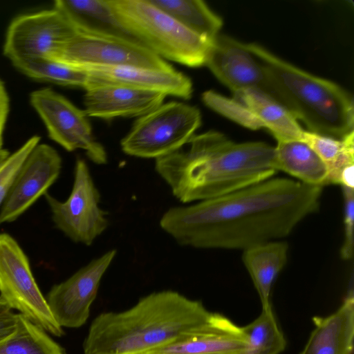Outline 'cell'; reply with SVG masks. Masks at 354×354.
I'll list each match as a JSON object with an SVG mask.
<instances>
[{"instance_id": "obj_1", "label": "cell", "mask_w": 354, "mask_h": 354, "mask_svg": "<svg viewBox=\"0 0 354 354\" xmlns=\"http://www.w3.org/2000/svg\"><path fill=\"white\" fill-rule=\"evenodd\" d=\"M322 188L272 177L218 198L171 207L160 225L181 245L245 250L288 236L318 209Z\"/></svg>"}, {"instance_id": "obj_2", "label": "cell", "mask_w": 354, "mask_h": 354, "mask_svg": "<svg viewBox=\"0 0 354 354\" xmlns=\"http://www.w3.org/2000/svg\"><path fill=\"white\" fill-rule=\"evenodd\" d=\"M187 150L155 160V169L182 203L218 198L272 178L275 149L264 142H235L209 131L194 135Z\"/></svg>"}, {"instance_id": "obj_3", "label": "cell", "mask_w": 354, "mask_h": 354, "mask_svg": "<svg viewBox=\"0 0 354 354\" xmlns=\"http://www.w3.org/2000/svg\"><path fill=\"white\" fill-rule=\"evenodd\" d=\"M212 314L200 301L176 291L152 292L128 310L98 315L84 342V354H139L194 332Z\"/></svg>"}, {"instance_id": "obj_4", "label": "cell", "mask_w": 354, "mask_h": 354, "mask_svg": "<svg viewBox=\"0 0 354 354\" xmlns=\"http://www.w3.org/2000/svg\"><path fill=\"white\" fill-rule=\"evenodd\" d=\"M248 50L266 72L275 100L308 131L342 139L354 131L352 95L339 84L286 62L256 43H245Z\"/></svg>"}, {"instance_id": "obj_5", "label": "cell", "mask_w": 354, "mask_h": 354, "mask_svg": "<svg viewBox=\"0 0 354 354\" xmlns=\"http://www.w3.org/2000/svg\"><path fill=\"white\" fill-rule=\"evenodd\" d=\"M121 24L139 43L189 67L205 65L212 41L188 30L149 0H110Z\"/></svg>"}, {"instance_id": "obj_6", "label": "cell", "mask_w": 354, "mask_h": 354, "mask_svg": "<svg viewBox=\"0 0 354 354\" xmlns=\"http://www.w3.org/2000/svg\"><path fill=\"white\" fill-rule=\"evenodd\" d=\"M201 122L198 107L176 101L163 103L137 118L120 147L129 156L156 160L182 149Z\"/></svg>"}, {"instance_id": "obj_7", "label": "cell", "mask_w": 354, "mask_h": 354, "mask_svg": "<svg viewBox=\"0 0 354 354\" xmlns=\"http://www.w3.org/2000/svg\"><path fill=\"white\" fill-rule=\"evenodd\" d=\"M0 298L47 333L57 337L64 334L34 278L27 256L6 233L0 234Z\"/></svg>"}, {"instance_id": "obj_8", "label": "cell", "mask_w": 354, "mask_h": 354, "mask_svg": "<svg viewBox=\"0 0 354 354\" xmlns=\"http://www.w3.org/2000/svg\"><path fill=\"white\" fill-rule=\"evenodd\" d=\"M55 226L75 243L91 245L107 228V212L100 207V194L82 158H77L73 188L68 198L60 201L44 195Z\"/></svg>"}, {"instance_id": "obj_9", "label": "cell", "mask_w": 354, "mask_h": 354, "mask_svg": "<svg viewBox=\"0 0 354 354\" xmlns=\"http://www.w3.org/2000/svg\"><path fill=\"white\" fill-rule=\"evenodd\" d=\"M53 59L83 70L101 67L174 69L164 59L140 43L81 32L66 42Z\"/></svg>"}, {"instance_id": "obj_10", "label": "cell", "mask_w": 354, "mask_h": 354, "mask_svg": "<svg viewBox=\"0 0 354 354\" xmlns=\"http://www.w3.org/2000/svg\"><path fill=\"white\" fill-rule=\"evenodd\" d=\"M202 100L209 109L244 127L268 129L276 140H301L305 131L282 105L258 90H241L232 97L209 90L202 94Z\"/></svg>"}, {"instance_id": "obj_11", "label": "cell", "mask_w": 354, "mask_h": 354, "mask_svg": "<svg viewBox=\"0 0 354 354\" xmlns=\"http://www.w3.org/2000/svg\"><path fill=\"white\" fill-rule=\"evenodd\" d=\"M30 102L42 120L51 140L68 151L84 150L95 164L107 162L106 151L95 139L84 110L50 88L32 91Z\"/></svg>"}, {"instance_id": "obj_12", "label": "cell", "mask_w": 354, "mask_h": 354, "mask_svg": "<svg viewBox=\"0 0 354 354\" xmlns=\"http://www.w3.org/2000/svg\"><path fill=\"white\" fill-rule=\"evenodd\" d=\"M78 32L65 15L54 7L20 15L8 27L3 53L10 62L30 58L53 59Z\"/></svg>"}, {"instance_id": "obj_13", "label": "cell", "mask_w": 354, "mask_h": 354, "mask_svg": "<svg viewBox=\"0 0 354 354\" xmlns=\"http://www.w3.org/2000/svg\"><path fill=\"white\" fill-rule=\"evenodd\" d=\"M116 254L114 249L106 252L51 288L46 299L61 327L76 328L86 323L101 279Z\"/></svg>"}, {"instance_id": "obj_14", "label": "cell", "mask_w": 354, "mask_h": 354, "mask_svg": "<svg viewBox=\"0 0 354 354\" xmlns=\"http://www.w3.org/2000/svg\"><path fill=\"white\" fill-rule=\"evenodd\" d=\"M62 158L47 144L37 145L17 171L0 208V225L17 219L56 181Z\"/></svg>"}, {"instance_id": "obj_15", "label": "cell", "mask_w": 354, "mask_h": 354, "mask_svg": "<svg viewBox=\"0 0 354 354\" xmlns=\"http://www.w3.org/2000/svg\"><path fill=\"white\" fill-rule=\"evenodd\" d=\"M205 65L232 93L252 88L276 100L266 72L245 43L228 35H218L211 43Z\"/></svg>"}, {"instance_id": "obj_16", "label": "cell", "mask_w": 354, "mask_h": 354, "mask_svg": "<svg viewBox=\"0 0 354 354\" xmlns=\"http://www.w3.org/2000/svg\"><path fill=\"white\" fill-rule=\"evenodd\" d=\"M84 112L106 120L140 118L163 104L166 95L111 83L91 82L84 89Z\"/></svg>"}, {"instance_id": "obj_17", "label": "cell", "mask_w": 354, "mask_h": 354, "mask_svg": "<svg viewBox=\"0 0 354 354\" xmlns=\"http://www.w3.org/2000/svg\"><path fill=\"white\" fill-rule=\"evenodd\" d=\"M247 349L241 326L212 313L209 320L194 332L139 354H247Z\"/></svg>"}, {"instance_id": "obj_18", "label": "cell", "mask_w": 354, "mask_h": 354, "mask_svg": "<svg viewBox=\"0 0 354 354\" xmlns=\"http://www.w3.org/2000/svg\"><path fill=\"white\" fill-rule=\"evenodd\" d=\"M85 71L88 73L89 83L123 84L185 100L189 99L193 93L191 79L174 68L161 70L145 67H101Z\"/></svg>"}, {"instance_id": "obj_19", "label": "cell", "mask_w": 354, "mask_h": 354, "mask_svg": "<svg viewBox=\"0 0 354 354\" xmlns=\"http://www.w3.org/2000/svg\"><path fill=\"white\" fill-rule=\"evenodd\" d=\"M315 325L299 354H352L354 347V296L351 290L339 308L327 317H314Z\"/></svg>"}, {"instance_id": "obj_20", "label": "cell", "mask_w": 354, "mask_h": 354, "mask_svg": "<svg viewBox=\"0 0 354 354\" xmlns=\"http://www.w3.org/2000/svg\"><path fill=\"white\" fill-rule=\"evenodd\" d=\"M53 7L63 13L79 32L139 43L121 24L110 0H56Z\"/></svg>"}, {"instance_id": "obj_21", "label": "cell", "mask_w": 354, "mask_h": 354, "mask_svg": "<svg viewBox=\"0 0 354 354\" xmlns=\"http://www.w3.org/2000/svg\"><path fill=\"white\" fill-rule=\"evenodd\" d=\"M286 242L272 241L243 250V263L258 292L262 309L272 307L270 301L273 284L288 260Z\"/></svg>"}, {"instance_id": "obj_22", "label": "cell", "mask_w": 354, "mask_h": 354, "mask_svg": "<svg viewBox=\"0 0 354 354\" xmlns=\"http://www.w3.org/2000/svg\"><path fill=\"white\" fill-rule=\"evenodd\" d=\"M275 169L306 185H328V169L319 155L304 140H277Z\"/></svg>"}, {"instance_id": "obj_23", "label": "cell", "mask_w": 354, "mask_h": 354, "mask_svg": "<svg viewBox=\"0 0 354 354\" xmlns=\"http://www.w3.org/2000/svg\"><path fill=\"white\" fill-rule=\"evenodd\" d=\"M301 140L326 164L328 185L354 188V131L342 139H335L305 130Z\"/></svg>"}, {"instance_id": "obj_24", "label": "cell", "mask_w": 354, "mask_h": 354, "mask_svg": "<svg viewBox=\"0 0 354 354\" xmlns=\"http://www.w3.org/2000/svg\"><path fill=\"white\" fill-rule=\"evenodd\" d=\"M196 35L212 41L222 28L223 19L201 0H149Z\"/></svg>"}, {"instance_id": "obj_25", "label": "cell", "mask_w": 354, "mask_h": 354, "mask_svg": "<svg viewBox=\"0 0 354 354\" xmlns=\"http://www.w3.org/2000/svg\"><path fill=\"white\" fill-rule=\"evenodd\" d=\"M0 354H66L41 327L17 313L13 333L0 342Z\"/></svg>"}, {"instance_id": "obj_26", "label": "cell", "mask_w": 354, "mask_h": 354, "mask_svg": "<svg viewBox=\"0 0 354 354\" xmlns=\"http://www.w3.org/2000/svg\"><path fill=\"white\" fill-rule=\"evenodd\" d=\"M12 65L30 78L52 84L80 87L85 89L89 83L88 73L53 59L30 58L11 62Z\"/></svg>"}, {"instance_id": "obj_27", "label": "cell", "mask_w": 354, "mask_h": 354, "mask_svg": "<svg viewBox=\"0 0 354 354\" xmlns=\"http://www.w3.org/2000/svg\"><path fill=\"white\" fill-rule=\"evenodd\" d=\"M241 328L248 342L247 354H280L286 348V340L272 307L262 309L254 320Z\"/></svg>"}, {"instance_id": "obj_28", "label": "cell", "mask_w": 354, "mask_h": 354, "mask_svg": "<svg viewBox=\"0 0 354 354\" xmlns=\"http://www.w3.org/2000/svg\"><path fill=\"white\" fill-rule=\"evenodd\" d=\"M39 136H32L18 149L10 154L0 165V208L6 200L20 167L30 151L39 143Z\"/></svg>"}, {"instance_id": "obj_29", "label": "cell", "mask_w": 354, "mask_h": 354, "mask_svg": "<svg viewBox=\"0 0 354 354\" xmlns=\"http://www.w3.org/2000/svg\"><path fill=\"white\" fill-rule=\"evenodd\" d=\"M344 203V239L340 250L343 260H350L353 255L354 188L342 187Z\"/></svg>"}, {"instance_id": "obj_30", "label": "cell", "mask_w": 354, "mask_h": 354, "mask_svg": "<svg viewBox=\"0 0 354 354\" xmlns=\"http://www.w3.org/2000/svg\"><path fill=\"white\" fill-rule=\"evenodd\" d=\"M17 313H15L1 299L0 342L15 332L17 327Z\"/></svg>"}, {"instance_id": "obj_31", "label": "cell", "mask_w": 354, "mask_h": 354, "mask_svg": "<svg viewBox=\"0 0 354 354\" xmlns=\"http://www.w3.org/2000/svg\"><path fill=\"white\" fill-rule=\"evenodd\" d=\"M10 110V100L3 82L0 79V150L3 146V134Z\"/></svg>"}, {"instance_id": "obj_32", "label": "cell", "mask_w": 354, "mask_h": 354, "mask_svg": "<svg viewBox=\"0 0 354 354\" xmlns=\"http://www.w3.org/2000/svg\"><path fill=\"white\" fill-rule=\"evenodd\" d=\"M9 155L10 153L8 150L3 149L0 150V165L9 156Z\"/></svg>"}, {"instance_id": "obj_33", "label": "cell", "mask_w": 354, "mask_h": 354, "mask_svg": "<svg viewBox=\"0 0 354 354\" xmlns=\"http://www.w3.org/2000/svg\"><path fill=\"white\" fill-rule=\"evenodd\" d=\"M0 301H1V299H0Z\"/></svg>"}]
</instances>
